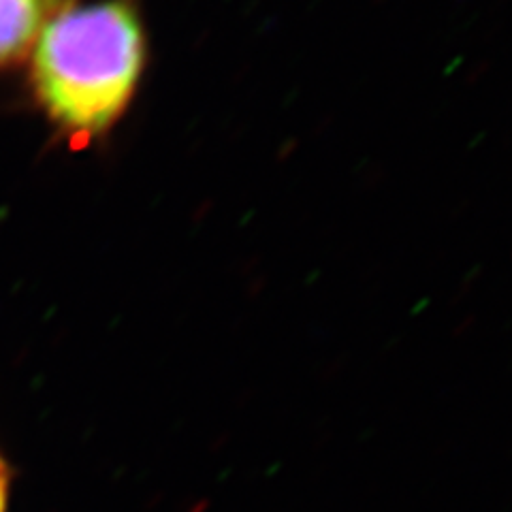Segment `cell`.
Instances as JSON below:
<instances>
[{"instance_id": "obj_3", "label": "cell", "mask_w": 512, "mask_h": 512, "mask_svg": "<svg viewBox=\"0 0 512 512\" xmlns=\"http://www.w3.org/2000/svg\"><path fill=\"white\" fill-rule=\"evenodd\" d=\"M11 485H13V470L7 463V459L0 455V512L9 510Z\"/></svg>"}, {"instance_id": "obj_1", "label": "cell", "mask_w": 512, "mask_h": 512, "mask_svg": "<svg viewBox=\"0 0 512 512\" xmlns=\"http://www.w3.org/2000/svg\"><path fill=\"white\" fill-rule=\"evenodd\" d=\"M146 62L133 7L120 0L58 11L35 43L32 84L64 133L99 137L124 114Z\"/></svg>"}, {"instance_id": "obj_2", "label": "cell", "mask_w": 512, "mask_h": 512, "mask_svg": "<svg viewBox=\"0 0 512 512\" xmlns=\"http://www.w3.org/2000/svg\"><path fill=\"white\" fill-rule=\"evenodd\" d=\"M60 0H0V67L20 60L58 13Z\"/></svg>"}]
</instances>
